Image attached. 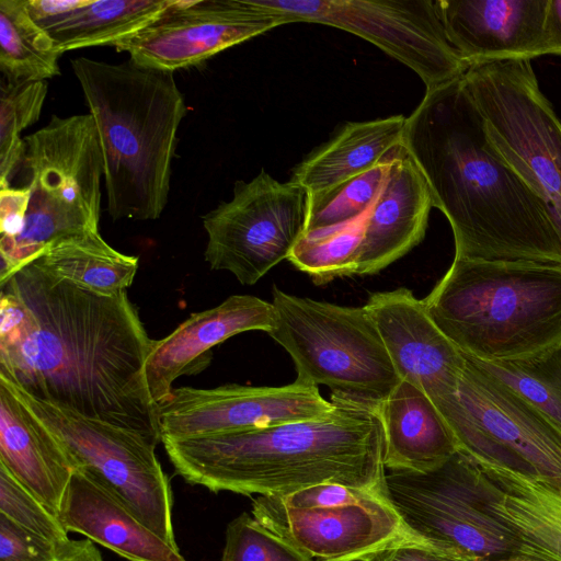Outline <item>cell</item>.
Returning <instances> with one entry per match:
<instances>
[{"mask_svg": "<svg viewBox=\"0 0 561 561\" xmlns=\"http://www.w3.org/2000/svg\"><path fill=\"white\" fill-rule=\"evenodd\" d=\"M0 287L1 376L35 398L161 443L146 379L153 340L126 290L99 295L35 262Z\"/></svg>", "mask_w": 561, "mask_h": 561, "instance_id": "cell-1", "label": "cell"}, {"mask_svg": "<svg viewBox=\"0 0 561 561\" xmlns=\"http://www.w3.org/2000/svg\"><path fill=\"white\" fill-rule=\"evenodd\" d=\"M401 146L449 221L455 259L561 265L550 206L491 151L462 76L426 90Z\"/></svg>", "mask_w": 561, "mask_h": 561, "instance_id": "cell-2", "label": "cell"}, {"mask_svg": "<svg viewBox=\"0 0 561 561\" xmlns=\"http://www.w3.org/2000/svg\"><path fill=\"white\" fill-rule=\"evenodd\" d=\"M331 401L321 417L162 444L176 474L214 493L278 496L320 483L387 491L376 405Z\"/></svg>", "mask_w": 561, "mask_h": 561, "instance_id": "cell-3", "label": "cell"}, {"mask_svg": "<svg viewBox=\"0 0 561 561\" xmlns=\"http://www.w3.org/2000/svg\"><path fill=\"white\" fill-rule=\"evenodd\" d=\"M94 119L103 156L107 213L153 220L170 192L178 130L186 114L173 72L77 57L70 61Z\"/></svg>", "mask_w": 561, "mask_h": 561, "instance_id": "cell-4", "label": "cell"}, {"mask_svg": "<svg viewBox=\"0 0 561 561\" xmlns=\"http://www.w3.org/2000/svg\"><path fill=\"white\" fill-rule=\"evenodd\" d=\"M466 355L514 360L561 344V265L455 259L423 299Z\"/></svg>", "mask_w": 561, "mask_h": 561, "instance_id": "cell-5", "label": "cell"}, {"mask_svg": "<svg viewBox=\"0 0 561 561\" xmlns=\"http://www.w3.org/2000/svg\"><path fill=\"white\" fill-rule=\"evenodd\" d=\"M23 140L31 196L20 234L0 241V284L54 242L99 231L104 168L91 114L53 115Z\"/></svg>", "mask_w": 561, "mask_h": 561, "instance_id": "cell-6", "label": "cell"}, {"mask_svg": "<svg viewBox=\"0 0 561 561\" xmlns=\"http://www.w3.org/2000/svg\"><path fill=\"white\" fill-rule=\"evenodd\" d=\"M268 335L291 357L297 379L378 405L401 381L365 307L298 297L273 287Z\"/></svg>", "mask_w": 561, "mask_h": 561, "instance_id": "cell-7", "label": "cell"}, {"mask_svg": "<svg viewBox=\"0 0 561 561\" xmlns=\"http://www.w3.org/2000/svg\"><path fill=\"white\" fill-rule=\"evenodd\" d=\"M462 81L491 151L550 206L561 232V121L530 60L473 65Z\"/></svg>", "mask_w": 561, "mask_h": 561, "instance_id": "cell-8", "label": "cell"}, {"mask_svg": "<svg viewBox=\"0 0 561 561\" xmlns=\"http://www.w3.org/2000/svg\"><path fill=\"white\" fill-rule=\"evenodd\" d=\"M463 356L457 391L434 403L458 450L478 463L537 479L561 492V430Z\"/></svg>", "mask_w": 561, "mask_h": 561, "instance_id": "cell-9", "label": "cell"}, {"mask_svg": "<svg viewBox=\"0 0 561 561\" xmlns=\"http://www.w3.org/2000/svg\"><path fill=\"white\" fill-rule=\"evenodd\" d=\"M24 407L58 439L75 469L124 504L148 528L179 548L169 477L156 446L141 435L41 400L0 375Z\"/></svg>", "mask_w": 561, "mask_h": 561, "instance_id": "cell-10", "label": "cell"}, {"mask_svg": "<svg viewBox=\"0 0 561 561\" xmlns=\"http://www.w3.org/2000/svg\"><path fill=\"white\" fill-rule=\"evenodd\" d=\"M387 493L417 535L473 561L518 553L514 534L488 507V478L462 451L427 472L389 471Z\"/></svg>", "mask_w": 561, "mask_h": 561, "instance_id": "cell-11", "label": "cell"}, {"mask_svg": "<svg viewBox=\"0 0 561 561\" xmlns=\"http://www.w3.org/2000/svg\"><path fill=\"white\" fill-rule=\"evenodd\" d=\"M202 221L209 267L228 271L251 286L288 259L305 233L307 192L261 170L251 181H237L231 199L203 215Z\"/></svg>", "mask_w": 561, "mask_h": 561, "instance_id": "cell-12", "label": "cell"}, {"mask_svg": "<svg viewBox=\"0 0 561 561\" xmlns=\"http://www.w3.org/2000/svg\"><path fill=\"white\" fill-rule=\"evenodd\" d=\"M288 22L351 32L413 70L426 90L460 78L470 67L451 46L435 0H259Z\"/></svg>", "mask_w": 561, "mask_h": 561, "instance_id": "cell-13", "label": "cell"}, {"mask_svg": "<svg viewBox=\"0 0 561 561\" xmlns=\"http://www.w3.org/2000/svg\"><path fill=\"white\" fill-rule=\"evenodd\" d=\"M288 23L284 13L259 0H175L116 49L141 68L174 72Z\"/></svg>", "mask_w": 561, "mask_h": 561, "instance_id": "cell-14", "label": "cell"}, {"mask_svg": "<svg viewBox=\"0 0 561 561\" xmlns=\"http://www.w3.org/2000/svg\"><path fill=\"white\" fill-rule=\"evenodd\" d=\"M332 409V401L321 396L318 386L296 378L280 387L173 388L158 405V415L162 443L311 420Z\"/></svg>", "mask_w": 561, "mask_h": 561, "instance_id": "cell-15", "label": "cell"}, {"mask_svg": "<svg viewBox=\"0 0 561 561\" xmlns=\"http://www.w3.org/2000/svg\"><path fill=\"white\" fill-rule=\"evenodd\" d=\"M251 515L317 561H362L385 547L426 539L414 533L388 493L350 504L297 508L256 495Z\"/></svg>", "mask_w": 561, "mask_h": 561, "instance_id": "cell-16", "label": "cell"}, {"mask_svg": "<svg viewBox=\"0 0 561 561\" xmlns=\"http://www.w3.org/2000/svg\"><path fill=\"white\" fill-rule=\"evenodd\" d=\"M364 307L401 381L422 390L433 403L457 391L463 353L438 329L423 299L400 287L371 294Z\"/></svg>", "mask_w": 561, "mask_h": 561, "instance_id": "cell-17", "label": "cell"}, {"mask_svg": "<svg viewBox=\"0 0 561 561\" xmlns=\"http://www.w3.org/2000/svg\"><path fill=\"white\" fill-rule=\"evenodd\" d=\"M445 34L469 65L548 55V0H435Z\"/></svg>", "mask_w": 561, "mask_h": 561, "instance_id": "cell-18", "label": "cell"}, {"mask_svg": "<svg viewBox=\"0 0 561 561\" xmlns=\"http://www.w3.org/2000/svg\"><path fill=\"white\" fill-rule=\"evenodd\" d=\"M273 324V304L251 295H232L214 308L192 313L169 335L152 341L146 362L152 401L159 405L171 394L175 379L207 368L214 346L247 331L268 333Z\"/></svg>", "mask_w": 561, "mask_h": 561, "instance_id": "cell-19", "label": "cell"}, {"mask_svg": "<svg viewBox=\"0 0 561 561\" xmlns=\"http://www.w3.org/2000/svg\"><path fill=\"white\" fill-rule=\"evenodd\" d=\"M433 201L428 184L401 146L370 206L355 275H374L401 259L425 237Z\"/></svg>", "mask_w": 561, "mask_h": 561, "instance_id": "cell-20", "label": "cell"}, {"mask_svg": "<svg viewBox=\"0 0 561 561\" xmlns=\"http://www.w3.org/2000/svg\"><path fill=\"white\" fill-rule=\"evenodd\" d=\"M0 463L59 518L76 469L58 439L2 380Z\"/></svg>", "mask_w": 561, "mask_h": 561, "instance_id": "cell-21", "label": "cell"}, {"mask_svg": "<svg viewBox=\"0 0 561 561\" xmlns=\"http://www.w3.org/2000/svg\"><path fill=\"white\" fill-rule=\"evenodd\" d=\"M59 519L68 533L81 534L129 561H187L179 548L77 470L65 493Z\"/></svg>", "mask_w": 561, "mask_h": 561, "instance_id": "cell-22", "label": "cell"}, {"mask_svg": "<svg viewBox=\"0 0 561 561\" xmlns=\"http://www.w3.org/2000/svg\"><path fill=\"white\" fill-rule=\"evenodd\" d=\"M175 0H27L32 18L62 51L115 46L161 16Z\"/></svg>", "mask_w": 561, "mask_h": 561, "instance_id": "cell-23", "label": "cell"}, {"mask_svg": "<svg viewBox=\"0 0 561 561\" xmlns=\"http://www.w3.org/2000/svg\"><path fill=\"white\" fill-rule=\"evenodd\" d=\"M405 121L403 115H393L341 125L293 168L289 181L310 196L362 175L398 151Z\"/></svg>", "mask_w": 561, "mask_h": 561, "instance_id": "cell-24", "label": "cell"}, {"mask_svg": "<svg viewBox=\"0 0 561 561\" xmlns=\"http://www.w3.org/2000/svg\"><path fill=\"white\" fill-rule=\"evenodd\" d=\"M376 409L383 430L386 469L427 472L458 451L439 411L415 386L400 381Z\"/></svg>", "mask_w": 561, "mask_h": 561, "instance_id": "cell-25", "label": "cell"}, {"mask_svg": "<svg viewBox=\"0 0 561 561\" xmlns=\"http://www.w3.org/2000/svg\"><path fill=\"white\" fill-rule=\"evenodd\" d=\"M478 465L488 478L489 511L514 534L518 553L561 561V492L504 468Z\"/></svg>", "mask_w": 561, "mask_h": 561, "instance_id": "cell-26", "label": "cell"}, {"mask_svg": "<svg viewBox=\"0 0 561 561\" xmlns=\"http://www.w3.org/2000/svg\"><path fill=\"white\" fill-rule=\"evenodd\" d=\"M32 262L58 278L103 296L125 291L138 270L137 256L118 252L99 231L62 238Z\"/></svg>", "mask_w": 561, "mask_h": 561, "instance_id": "cell-27", "label": "cell"}, {"mask_svg": "<svg viewBox=\"0 0 561 561\" xmlns=\"http://www.w3.org/2000/svg\"><path fill=\"white\" fill-rule=\"evenodd\" d=\"M62 54L30 14L27 0H0V71L7 83L47 81L59 76Z\"/></svg>", "mask_w": 561, "mask_h": 561, "instance_id": "cell-28", "label": "cell"}, {"mask_svg": "<svg viewBox=\"0 0 561 561\" xmlns=\"http://www.w3.org/2000/svg\"><path fill=\"white\" fill-rule=\"evenodd\" d=\"M368 210L350 222L304 233L287 260L319 286L355 275Z\"/></svg>", "mask_w": 561, "mask_h": 561, "instance_id": "cell-29", "label": "cell"}, {"mask_svg": "<svg viewBox=\"0 0 561 561\" xmlns=\"http://www.w3.org/2000/svg\"><path fill=\"white\" fill-rule=\"evenodd\" d=\"M468 357L561 430V344L538 355L514 360L482 362Z\"/></svg>", "mask_w": 561, "mask_h": 561, "instance_id": "cell-30", "label": "cell"}, {"mask_svg": "<svg viewBox=\"0 0 561 561\" xmlns=\"http://www.w3.org/2000/svg\"><path fill=\"white\" fill-rule=\"evenodd\" d=\"M47 87V81L16 84L1 81L0 188L10 186L15 171L24 161L25 142L21 133L38 121Z\"/></svg>", "mask_w": 561, "mask_h": 561, "instance_id": "cell-31", "label": "cell"}, {"mask_svg": "<svg viewBox=\"0 0 561 561\" xmlns=\"http://www.w3.org/2000/svg\"><path fill=\"white\" fill-rule=\"evenodd\" d=\"M392 157L332 190L307 195L305 233L340 226L365 214L387 179Z\"/></svg>", "mask_w": 561, "mask_h": 561, "instance_id": "cell-32", "label": "cell"}, {"mask_svg": "<svg viewBox=\"0 0 561 561\" xmlns=\"http://www.w3.org/2000/svg\"><path fill=\"white\" fill-rule=\"evenodd\" d=\"M220 561H313L252 515L242 513L226 528Z\"/></svg>", "mask_w": 561, "mask_h": 561, "instance_id": "cell-33", "label": "cell"}, {"mask_svg": "<svg viewBox=\"0 0 561 561\" xmlns=\"http://www.w3.org/2000/svg\"><path fill=\"white\" fill-rule=\"evenodd\" d=\"M0 514L53 543L59 545L69 539L60 519L1 463Z\"/></svg>", "mask_w": 561, "mask_h": 561, "instance_id": "cell-34", "label": "cell"}, {"mask_svg": "<svg viewBox=\"0 0 561 561\" xmlns=\"http://www.w3.org/2000/svg\"><path fill=\"white\" fill-rule=\"evenodd\" d=\"M57 548L0 514V561H51Z\"/></svg>", "mask_w": 561, "mask_h": 561, "instance_id": "cell-35", "label": "cell"}, {"mask_svg": "<svg viewBox=\"0 0 561 561\" xmlns=\"http://www.w3.org/2000/svg\"><path fill=\"white\" fill-rule=\"evenodd\" d=\"M377 493H387V491L366 490L339 483H320L277 497L288 506L307 508L357 503Z\"/></svg>", "mask_w": 561, "mask_h": 561, "instance_id": "cell-36", "label": "cell"}, {"mask_svg": "<svg viewBox=\"0 0 561 561\" xmlns=\"http://www.w3.org/2000/svg\"><path fill=\"white\" fill-rule=\"evenodd\" d=\"M362 561H473L454 549L428 539L399 541L378 550Z\"/></svg>", "mask_w": 561, "mask_h": 561, "instance_id": "cell-37", "label": "cell"}, {"mask_svg": "<svg viewBox=\"0 0 561 561\" xmlns=\"http://www.w3.org/2000/svg\"><path fill=\"white\" fill-rule=\"evenodd\" d=\"M30 196L27 185L0 188V241L11 240L22 231Z\"/></svg>", "mask_w": 561, "mask_h": 561, "instance_id": "cell-38", "label": "cell"}, {"mask_svg": "<svg viewBox=\"0 0 561 561\" xmlns=\"http://www.w3.org/2000/svg\"><path fill=\"white\" fill-rule=\"evenodd\" d=\"M51 561H104L92 540L68 539L58 545L56 557Z\"/></svg>", "mask_w": 561, "mask_h": 561, "instance_id": "cell-39", "label": "cell"}, {"mask_svg": "<svg viewBox=\"0 0 561 561\" xmlns=\"http://www.w3.org/2000/svg\"><path fill=\"white\" fill-rule=\"evenodd\" d=\"M545 36L548 55L561 56V0H548Z\"/></svg>", "mask_w": 561, "mask_h": 561, "instance_id": "cell-40", "label": "cell"}, {"mask_svg": "<svg viewBox=\"0 0 561 561\" xmlns=\"http://www.w3.org/2000/svg\"><path fill=\"white\" fill-rule=\"evenodd\" d=\"M497 561H549V560L537 558V557H533V556H528V554L516 553V554H513V556H511L508 558L501 559V560H497Z\"/></svg>", "mask_w": 561, "mask_h": 561, "instance_id": "cell-41", "label": "cell"}]
</instances>
